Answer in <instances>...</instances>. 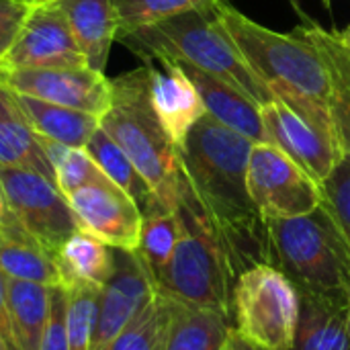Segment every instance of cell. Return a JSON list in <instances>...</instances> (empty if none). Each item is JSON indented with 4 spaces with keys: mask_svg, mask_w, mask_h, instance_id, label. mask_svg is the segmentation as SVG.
Instances as JSON below:
<instances>
[{
    "mask_svg": "<svg viewBox=\"0 0 350 350\" xmlns=\"http://www.w3.org/2000/svg\"><path fill=\"white\" fill-rule=\"evenodd\" d=\"M254 144L203 115L178 146L183 178L236 279L246 269L267 262V224L248 193V158Z\"/></svg>",
    "mask_w": 350,
    "mask_h": 350,
    "instance_id": "1",
    "label": "cell"
},
{
    "mask_svg": "<svg viewBox=\"0 0 350 350\" xmlns=\"http://www.w3.org/2000/svg\"><path fill=\"white\" fill-rule=\"evenodd\" d=\"M215 12L250 70L275 98L338 142L330 109L328 74L318 49L297 29L293 33L273 31L226 0L215 2Z\"/></svg>",
    "mask_w": 350,
    "mask_h": 350,
    "instance_id": "2",
    "label": "cell"
},
{
    "mask_svg": "<svg viewBox=\"0 0 350 350\" xmlns=\"http://www.w3.org/2000/svg\"><path fill=\"white\" fill-rule=\"evenodd\" d=\"M144 62H180L226 80L258 107L275 100V94L250 70L236 43L221 25L215 2L170 16L162 23L119 37Z\"/></svg>",
    "mask_w": 350,
    "mask_h": 350,
    "instance_id": "3",
    "label": "cell"
},
{
    "mask_svg": "<svg viewBox=\"0 0 350 350\" xmlns=\"http://www.w3.org/2000/svg\"><path fill=\"white\" fill-rule=\"evenodd\" d=\"M148 64L111 80V103L100 127L135 164L162 207L174 211L183 193L178 148L160 123L150 100Z\"/></svg>",
    "mask_w": 350,
    "mask_h": 350,
    "instance_id": "4",
    "label": "cell"
},
{
    "mask_svg": "<svg viewBox=\"0 0 350 350\" xmlns=\"http://www.w3.org/2000/svg\"><path fill=\"white\" fill-rule=\"evenodd\" d=\"M176 213L180 217V238L168 265L154 279L156 289L174 301L213 308L230 316L236 277L187 183Z\"/></svg>",
    "mask_w": 350,
    "mask_h": 350,
    "instance_id": "5",
    "label": "cell"
},
{
    "mask_svg": "<svg viewBox=\"0 0 350 350\" xmlns=\"http://www.w3.org/2000/svg\"><path fill=\"white\" fill-rule=\"evenodd\" d=\"M265 224L269 265L285 273L299 289L349 299V252L322 205L308 215Z\"/></svg>",
    "mask_w": 350,
    "mask_h": 350,
    "instance_id": "6",
    "label": "cell"
},
{
    "mask_svg": "<svg viewBox=\"0 0 350 350\" xmlns=\"http://www.w3.org/2000/svg\"><path fill=\"white\" fill-rule=\"evenodd\" d=\"M299 314L295 283L269 262L246 269L232 291L234 332L265 350H291Z\"/></svg>",
    "mask_w": 350,
    "mask_h": 350,
    "instance_id": "7",
    "label": "cell"
},
{
    "mask_svg": "<svg viewBox=\"0 0 350 350\" xmlns=\"http://www.w3.org/2000/svg\"><path fill=\"white\" fill-rule=\"evenodd\" d=\"M248 193L265 221L308 215L322 205L320 185L269 142L250 150Z\"/></svg>",
    "mask_w": 350,
    "mask_h": 350,
    "instance_id": "8",
    "label": "cell"
},
{
    "mask_svg": "<svg viewBox=\"0 0 350 350\" xmlns=\"http://www.w3.org/2000/svg\"><path fill=\"white\" fill-rule=\"evenodd\" d=\"M0 187L14 221L53 256L80 230L68 197L51 178L33 170L0 168Z\"/></svg>",
    "mask_w": 350,
    "mask_h": 350,
    "instance_id": "9",
    "label": "cell"
},
{
    "mask_svg": "<svg viewBox=\"0 0 350 350\" xmlns=\"http://www.w3.org/2000/svg\"><path fill=\"white\" fill-rule=\"evenodd\" d=\"M0 84L10 92L33 96L92 115H103L111 103V78L88 66L45 70H0Z\"/></svg>",
    "mask_w": 350,
    "mask_h": 350,
    "instance_id": "10",
    "label": "cell"
},
{
    "mask_svg": "<svg viewBox=\"0 0 350 350\" xmlns=\"http://www.w3.org/2000/svg\"><path fill=\"white\" fill-rule=\"evenodd\" d=\"M115 269L100 287L98 318L92 350H109L117 336L156 297L158 289L152 273L135 250L113 248Z\"/></svg>",
    "mask_w": 350,
    "mask_h": 350,
    "instance_id": "11",
    "label": "cell"
},
{
    "mask_svg": "<svg viewBox=\"0 0 350 350\" xmlns=\"http://www.w3.org/2000/svg\"><path fill=\"white\" fill-rule=\"evenodd\" d=\"M86 59L57 4L31 6L0 70L82 68Z\"/></svg>",
    "mask_w": 350,
    "mask_h": 350,
    "instance_id": "12",
    "label": "cell"
},
{
    "mask_svg": "<svg viewBox=\"0 0 350 350\" xmlns=\"http://www.w3.org/2000/svg\"><path fill=\"white\" fill-rule=\"evenodd\" d=\"M68 203L80 230L103 240L111 248L135 250L139 244L142 209L111 178L78 189Z\"/></svg>",
    "mask_w": 350,
    "mask_h": 350,
    "instance_id": "13",
    "label": "cell"
},
{
    "mask_svg": "<svg viewBox=\"0 0 350 350\" xmlns=\"http://www.w3.org/2000/svg\"><path fill=\"white\" fill-rule=\"evenodd\" d=\"M260 115L269 144L285 152L299 168L322 185L345 154L340 144L279 98L260 107Z\"/></svg>",
    "mask_w": 350,
    "mask_h": 350,
    "instance_id": "14",
    "label": "cell"
},
{
    "mask_svg": "<svg viewBox=\"0 0 350 350\" xmlns=\"http://www.w3.org/2000/svg\"><path fill=\"white\" fill-rule=\"evenodd\" d=\"M148 64L150 76V100L152 107L164 125L170 139L176 148L185 142L193 125L207 115L205 105L191 82V78L172 62H158L162 68H154L152 62Z\"/></svg>",
    "mask_w": 350,
    "mask_h": 350,
    "instance_id": "15",
    "label": "cell"
},
{
    "mask_svg": "<svg viewBox=\"0 0 350 350\" xmlns=\"http://www.w3.org/2000/svg\"><path fill=\"white\" fill-rule=\"evenodd\" d=\"M291 350H350L349 299L299 289Z\"/></svg>",
    "mask_w": 350,
    "mask_h": 350,
    "instance_id": "16",
    "label": "cell"
},
{
    "mask_svg": "<svg viewBox=\"0 0 350 350\" xmlns=\"http://www.w3.org/2000/svg\"><path fill=\"white\" fill-rule=\"evenodd\" d=\"M162 62H170V59H162ZM172 64H176L191 78L209 117H213L215 121L224 123L226 127L246 135L248 139H252L256 144L269 142V135H267L265 123H262V115H260V107L256 103H252L246 94H242L238 88H234L226 80H219L195 66L180 64V62H172Z\"/></svg>",
    "mask_w": 350,
    "mask_h": 350,
    "instance_id": "17",
    "label": "cell"
},
{
    "mask_svg": "<svg viewBox=\"0 0 350 350\" xmlns=\"http://www.w3.org/2000/svg\"><path fill=\"white\" fill-rule=\"evenodd\" d=\"M297 12L301 16L297 31L318 49L324 59L336 135L342 152L350 154V47L340 39L338 31H326L299 8Z\"/></svg>",
    "mask_w": 350,
    "mask_h": 350,
    "instance_id": "18",
    "label": "cell"
},
{
    "mask_svg": "<svg viewBox=\"0 0 350 350\" xmlns=\"http://www.w3.org/2000/svg\"><path fill=\"white\" fill-rule=\"evenodd\" d=\"M70 31L86 59V66L103 72L113 43L119 35V21L111 0H57Z\"/></svg>",
    "mask_w": 350,
    "mask_h": 350,
    "instance_id": "19",
    "label": "cell"
},
{
    "mask_svg": "<svg viewBox=\"0 0 350 350\" xmlns=\"http://www.w3.org/2000/svg\"><path fill=\"white\" fill-rule=\"evenodd\" d=\"M0 168H23L39 172L55 183L53 166L45 154L43 139L33 131L14 94L0 84Z\"/></svg>",
    "mask_w": 350,
    "mask_h": 350,
    "instance_id": "20",
    "label": "cell"
},
{
    "mask_svg": "<svg viewBox=\"0 0 350 350\" xmlns=\"http://www.w3.org/2000/svg\"><path fill=\"white\" fill-rule=\"evenodd\" d=\"M0 271L8 279L41 283L47 287L64 285L55 256L43 248L14 217L0 224Z\"/></svg>",
    "mask_w": 350,
    "mask_h": 350,
    "instance_id": "21",
    "label": "cell"
},
{
    "mask_svg": "<svg viewBox=\"0 0 350 350\" xmlns=\"http://www.w3.org/2000/svg\"><path fill=\"white\" fill-rule=\"evenodd\" d=\"M12 94L23 115L31 123L33 131L43 139L70 146V148H86L92 133L100 127L98 115L45 103V100L16 94V92Z\"/></svg>",
    "mask_w": 350,
    "mask_h": 350,
    "instance_id": "22",
    "label": "cell"
},
{
    "mask_svg": "<svg viewBox=\"0 0 350 350\" xmlns=\"http://www.w3.org/2000/svg\"><path fill=\"white\" fill-rule=\"evenodd\" d=\"M232 334L228 314L176 301L164 350H228Z\"/></svg>",
    "mask_w": 350,
    "mask_h": 350,
    "instance_id": "23",
    "label": "cell"
},
{
    "mask_svg": "<svg viewBox=\"0 0 350 350\" xmlns=\"http://www.w3.org/2000/svg\"><path fill=\"white\" fill-rule=\"evenodd\" d=\"M51 287L6 277V301L16 350H39L49 318Z\"/></svg>",
    "mask_w": 350,
    "mask_h": 350,
    "instance_id": "24",
    "label": "cell"
},
{
    "mask_svg": "<svg viewBox=\"0 0 350 350\" xmlns=\"http://www.w3.org/2000/svg\"><path fill=\"white\" fill-rule=\"evenodd\" d=\"M86 152L92 156L98 168L137 203V207L142 209V215L154 209H166L160 205L154 191L150 189L146 178L139 174L135 164L129 160V156L103 127H98L92 133V137L86 144Z\"/></svg>",
    "mask_w": 350,
    "mask_h": 350,
    "instance_id": "25",
    "label": "cell"
},
{
    "mask_svg": "<svg viewBox=\"0 0 350 350\" xmlns=\"http://www.w3.org/2000/svg\"><path fill=\"white\" fill-rule=\"evenodd\" d=\"M64 283L84 281L103 287L115 269V254L109 244L84 230H76L55 254Z\"/></svg>",
    "mask_w": 350,
    "mask_h": 350,
    "instance_id": "26",
    "label": "cell"
},
{
    "mask_svg": "<svg viewBox=\"0 0 350 350\" xmlns=\"http://www.w3.org/2000/svg\"><path fill=\"white\" fill-rule=\"evenodd\" d=\"M180 238V217L170 209H154L144 213L139 244L135 252L146 262L148 271L156 279V275L168 265L176 244Z\"/></svg>",
    "mask_w": 350,
    "mask_h": 350,
    "instance_id": "27",
    "label": "cell"
},
{
    "mask_svg": "<svg viewBox=\"0 0 350 350\" xmlns=\"http://www.w3.org/2000/svg\"><path fill=\"white\" fill-rule=\"evenodd\" d=\"M174 304V299L158 291L142 314L117 336L109 350H164Z\"/></svg>",
    "mask_w": 350,
    "mask_h": 350,
    "instance_id": "28",
    "label": "cell"
},
{
    "mask_svg": "<svg viewBox=\"0 0 350 350\" xmlns=\"http://www.w3.org/2000/svg\"><path fill=\"white\" fill-rule=\"evenodd\" d=\"M43 148L53 166L55 185L66 197L76 193L78 189H84L88 185H96L109 178L92 160V156L86 152V148H70V146H62L49 139H43Z\"/></svg>",
    "mask_w": 350,
    "mask_h": 350,
    "instance_id": "29",
    "label": "cell"
},
{
    "mask_svg": "<svg viewBox=\"0 0 350 350\" xmlns=\"http://www.w3.org/2000/svg\"><path fill=\"white\" fill-rule=\"evenodd\" d=\"M64 287L68 293V312H66L68 347L70 350H92L100 287L84 281H70L64 283Z\"/></svg>",
    "mask_w": 350,
    "mask_h": 350,
    "instance_id": "30",
    "label": "cell"
},
{
    "mask_svg": "<svg viewBox=\"0 0 350 350\" xmlns=\"http://www.w3.org/2000/svg\"><path fill=\"white\" fill-rule=\"evenodd\" d=\"M119 21V37L162 23L180 12L209 6L217 0H111Z\"/></svg>",
    "mask_w": 350,
    "mask_h": 350,
    "instance_id": "31",
    "label": "cell"
},
{
    "mask_svg": "<svg viewBox=\"0 0 350 350\" xmlns=\"http://www.w3.org/2000/svg\"><path fill=\"white\" fill-rule=\"evenodd\" d=\"M322 207L332 217L350 258V154L345 152L322 180Z\"/></svg>",
    "mask_w": 350,
    "mask_h": 350,
    "instance_id": "32",
    "label": "cell"
},
{
    "mask_svg": "<svg viewBox=\"0 0 350 350\" xmlns=\"http://www.w3.org/2000/svg\"><path fill=\"white\" fill-rule=\"evenodd\" d=\"M66 312H68V293L64 285L51 287L49 295V318L41 338L39 350H70L68 347V328H66Z\"/></svg>",
    "mask_w": 350,
    "mask_h": 350,
    "instance_id": "33",
    "label": "cell"
},
{
    "mask_svg": "<svg viewBox=\"0 0 350 350\" xmlns=\"http://www.w3.org/2000/svg\"><path fill=\"white\" fill-rule=\"evenodd\" d=\"M29 8L27 0H0V64L14 45Z\"/></svg>",
    "mask_w": 350,
    "mask_h": 350,
    "instance_id": "34",
    "label": "cell"
},
{
    "mask_svg": "<svg viewBox=\"0 0 350 350\" xmlns=\"http://www.w3.org/2000/svg\"><path fill=\"white\" fill-rule=\"evenodd\" d=\"M0 332L8 340L10 349L16 350L14 338H12V328H10V318H8V301H6V275L0 271Z\"/></svg>",
    "mask_w": 350,
    "mask_h": 350,
    "instance_id": "35",
    "label": "cell"
},
{
    "mask_svg": "<svg viewBox=\"0 0 350 350\" xmlns=\"http://www.w3.org/2000/svg\"><path fill=\"white\" fill-rule=\"evenodd\" d=\"M228 350H265V349H260V347H256V345L248 342L246 338H242V336H238V334L234 332V334H232V338H230V342H228Z\"/></svg>",
    "mask_w": 350,
    "mask_h": 350,
    "instance_id": "36",
    "label": "cell"
},
{
    "mask_svg": "<svg viewBox=\"0 0 350 350\" xmlns=\"http://www.w3.org/2000/svg\"><path fill=\"white\" fill-rule=\"evenodd\" d=\"M10 219V211H8V205H6V197L2 193V187H0V224L8 221Z\"/></svg>",
    "mask_w": 350,
    "mask_h": 350,
    "instance_id": "37",
    "label": "cell"
},
{
    "mask_svg": "<svg viewBox=\"0 0 350 350\" xmlns=\"http://www.w3.org/2000/svg\"><path fill=\"white\" fill-rule=\"evenodd\" d=\"M53 2H57V0H27V4H29V6H39V4H53Z\"/></svg>",
    "mask_w": 350,
    "mask_h": 350,
    "instance_id": "38",
    "label": "cell"
},
{
    "mask_svg": "<svg viewBox=\"0 0 350 350\" xmlns=\"http://www.w3.org/2000/svg\"><path fill=\"white\" fill-rule=\"evenodd\" d=\"M340 39H342V41H345V43L350 47V25L345 29V31H342V33H340Z\"/></svg>",
    "mask_w": 350,
    "mask_h": 350,
    "instance_id": "39",
    "label": "cell"
},
{
    "mask_svg": "<svg viewBox=\"0 0 350 350\" xmlns=\"http://www.w3.org/2000/svg\"><path fill=\"white\" fill-rule=\"evenodd\" d=\"M0 350H12L10 349V345H8V340L4 338V334L0 332Z\"/></svg>",
    "mask_w": 350,
    "mask_h": 350,
    "instance_id": "40",
    "label": "cell"
},
{
    "mask_svg": "<svg viewBox=\"0 0 350 350\" xmlns=\"http://www.w3.org/2000/svg\"><path fill=\"white\" fill-rule=\"evenodd\" d=\"M322 2H324V6H326V8H330V4H332V0H322Z\"/></svg>",
    "mask_w": 350,
    "mask_h": 350,
    "instance_id": "41",
    "label": "cell"
},
{
    "mask_svg": "<svg viewBox=\"0 0 350 350\" xmlns=\"http://www.w3.org/2000/svg\"><path fill=\"white\" fill-rule=\"evenodd\" d=\"M349 324H350V295H349Z\"/></svg>",
    "mask_w": 350,
    "mask_h": 350,
    "instance_id": "42",
    "label": "cell"
}]
</instances>
